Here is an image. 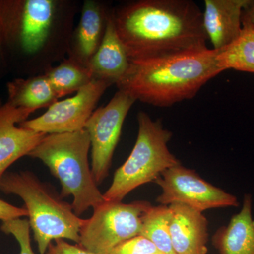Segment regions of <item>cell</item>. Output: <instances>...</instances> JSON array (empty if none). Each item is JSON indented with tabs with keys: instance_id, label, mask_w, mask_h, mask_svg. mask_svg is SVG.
Masks as SVG:
<instances>
[{
	"instance_id": "cell-26",
	"label": "cell",
	"mask_w": 254,
	"mask_h": 254,
	"mask_svg": "<svg viewBox=\"0 0 254 254\" xmlns=\"http://www.w3.org/2000/svg\"><path fill=\"white\" fill-rule=\"evenodd\" d=\"M161 254V253H157V254Z\"/></svg>"
},
{
	"instance_id": "cell-21",
	"label": "cell",
	"mask_w": 254,
	"mask_h": 254,
	"mask_svg": "<svg viewBox=\"0 0 254 254\" xmlns=\"http://www.w3.org/2000/svg\"><path fill=\"white\" fill-rule=\"evenodd\" d=\"M1 230L6 235H11L20 246L19 254H36L32 250L29 222L26 219L17 218L2 222Z\"/></svg>"
},
{
	"instance_id": "cell-22",
	"label": "cell",
	"mask_w": 254,
	"mask_h": 254,
	"mask_svg": "<svg viewBox=\"0 0 254 254\" xmlns=\"http://www.w3.org/2000/svg\"><path fill=\"white\" fill-rule=\"evenodd\" d=\"M160 253L155 246L141 235L128 239L115 246L107 254H153ZM162 254V253H161Z\"/></svg>"
},
{
	"instance_id": "cell-20",
	"label": "cell",
	"mask_w": 254,
	"mask_h": 254,
	"mask_svg": "<svg viewBox=\"0 0 254 254\" xmlns=\"http://www.w3.org/2000/svg\"><path fill=\"white\" fill-rule=\"evenodd\" d=\"M140 235L150 240L163 254H177L174 250L170 232L168 205H151L141 218Z\"/></svg>"
},
{
	"instance_id": "cell-6",
	"label": "cell",
	"mask_w": 254,
	"mask_h": 254,
	"mask_svg": "<svg viewBox=\"0 0 254 254\" xmlns=\"http://www.w3.org/2000/svg\"><path fill=\"white\" fill-rule=\"evenodd\" d=\"M151 205L146 200L105 201L85 220L78 245L93 254H108L124 241L140 235L142 216Z\"/></svg>"
},
{
	"instance_id": "cell-24",
	"label": "cell",
	"mask_w": 254,
	"mask_h": 254,
	"mask_svg": "<svg viewBox=\"0 0 254 254\" xmlns=\"http://www.w3.org/2000/svg\"><path fill=\"white\" fill-rule=\"evenodd\" d=\"M27 216V210L24 207L20 208V207L15 206L4 200L0 199V220L1 221H8V220Z\"/></svg>"
},
{
	"instance_id": "cell-12",
	"label": "cell",
	"mask_w": 254,
	"mask_h": 254,
	"mask_svg": "<svg viewBox=\"0 0 254 254\" xmlns=\"http://www.w3.org/2000/svg\"><path fill=\"white\" fill-rule=\"evenodd\" d=\"M250 1L205 0L203 26L213 50L223 49L240 36L242 30V12Z\"/></svg>"
},
{
	"instance_id": "cell-13",
	"label": "cell",
	"mask_w": 254,
	"mask_h": 254,
	"mask_svg": "<svg viewBox=\"0 0 254 254\" xmlns=\"http://www.w3.org/2000/svg\"><path fill=\"white\" fill-rule=\"evenodd\" d=\"M170 232L177 254H206L208 222L201 212L183 204L168 205Z\"/></svg>"
},
{
	"instance_id": "cell-8",
	"label": "cell",
	"mask_w": 254,
	"mask_h": 254,
	"mask_svg": "<svg viewBox=\"0 0 254 254\" xmlns=\"http://www.w3.org/2000/svg\"><path fill=\"white\" fill-rule=\"evenodd\" d=\"M155 182L162 190L156 199L160 205L183 204L201 213L240 205L235 195L213 186L181 164L165 170Z\"/></svg>"
},
{
	"instance_id": "cell-1",
	"label": "cell",
	"mask_w": 254,
	"mask_h": 254,
	"mask_svg": "<svg viewBox=\"0 0 254 254\" xmlns=\"http://www.w3.org/2000/svg\"><path fill=\"white\" fill-rule=\"evenodd\" d=\"M112 16L130 61L208 48L203 12L190 0H140Z\"/></svg>"
},
{
	"instance_id": "cell-3",
	"label": "cell",
	"mask_w": 254,
	"mask_h": 254,
	"mask_svg": "<svg viewBox=\"0 0 254 254\" xmlns=\"http://www.w3.org/2000/svg\"><path fill=\"white\" fill-rule=\"evenodd\" d=\"M0 190L18 195L24 202L40 254H46L50 244L60 239L79 243L84 219L75 214L71 204L63 200L54 187L42 182L34 173H5L0 181Z\"/></svg>"
},
{
	"instance_id": "cell-5",
	"label": "cell",
	"mask_w": 254,
	"mask_h": 254,
	"mask_svg": "<svg viewBox=\"0 0 254 254\" xmlns=\"http://www.w3.org/2000/svg\"><path fill=\"white\" fill-rule=\"evenodd\" d=\"M138 136L131 154L116 170L113 182L103 193L105 201L122 202L132 190L155 182L169 168L180 165L170 152L168 142L173 133L164 128L160 120H153L148 114L137 115Z\"/></svg>"
},
{
	"instance_id": "cell-4",
	"label": "cell",
	"mask_w": 254,
	"mask_h": 254,
	"mask_svg": "<svg viewBox=\"0 0 254 254\" xmlns=\"http://www.w3.org/2000/svg\"><path fill=\"white\" fill-rule=\"evenodd\" d=\"M91 141L86 130L47 134L28 156L41 160L60 182L62 198L72 196L78 216L105 201L88 162Z\"/></svg>"
},
{
	"instance_id": "cell-14",
	"label": "cell",
	"mask_w": 254,
	"mask_h": 254,
	"mask_svg": "<svg viewBox=\"0 0 254 254\" xmlns=\"http://www.w3.org/2000/svg\"><path fill=\"white\" fill-rule=\"evenodd\" d=\"M129 58L115 28L113 16L107 18L104 34L99 48L86 66L95 79L110 83H117L124 77L130 66Z\"/></svg>"
},
{
	"instance_id": "cell-7",
	"label": "cell",
	"mask_w": 254,
	"mask_h": 254,
	"mask_svg": "<svg viewBox=\"0 0 254 254\" xmlns=\"http://www.w3.org/2000/svg\"><path fill=\"white\" fill-rule=\"evenodd\" d=\"M54 14L51 0L0 1V44L18 43L27 54H35L49 36Z\"/></svg>"
},
{
	"instance_id": "cell-17",
	"label": "cell",
	"mask_w": 254,
	"mask_h": 254,
	"mask_svg": "<svg viewBox=\"0 0 254 254\" xmlns=\"http://www.w3.org/2000/svg\"><path fill=\"white\" fill-rule=\"evenodd\" d=\"M218 61L222 71L234 69L254 73V28L242 24L240 36L218 50Z\"/></svg>"
},
{
	"instance_id": "cell-10",
	"label": "cell",
	"mask_w": 254,
	"mask_h": 254,
	"mask_svg": "<svg viewBox=\"0 0 254 254\" xmlns=\"http://www.w3.org/2000/svg\"><path fill=\"white\" fill-rule=\"evenodd\" d=\"M111 85L110 82L94 78L71 98L57 101L41 116L18 125L45 134L84 129L97 103Z\"/></svg>"
},
{
	"instance_id": "cell-16",
	"label": "cell",
	"mask_w": 254,
	"mask_h": 254,
	"mask_svg": "<svg viewBox=\"0 0 254 254\" xmlns=\"http://www.w3.org/2000/svg\"><path fill=\"white\" fill-rule=\"evenodd\" d=\"M7 91V103L30 114L41 108H49L59 99L46 75L15 79L8 83Z\"/></svg>"
},
{
	"instance_id": "cell-9",
	"label": "cell",
	"mask_w": 254,
	"mask_h": 254,
	"mask_svg": "<svg viewBox=\"0 0 254 254\" xmlns=\"http://www.w3.org/2000/svg\"><path fill=\"white\" fill-rule=\"evenodd\" d=\"M136 100L118 91L105 106L93 112L84 128L91 145V171L97 185L109 175L114 152L121 136L124 122Z\"/></svg>"
},
{
	"instance_id": "cell-19",
	"label": "cell",
	"mask_w": 254,
	"mask_h": 254,
	"mask_svg": "<svg viewBox=\"0 0 254 254\" xmlns=\"http://www.w3.org/2000/svg\"><path fill=\"white\" fill-rule=\"evenodd\" d=\"M49 80L58 98L78 92L93 78L89 68L81 63L67 60L47 71Z\"/></svg>"
},
{
	"instance_id": "cell-25",
	"label": "cell",
	"mask_w": 254,
	"mask_h": 254,
	"mask_svg": "<svg viewBox=\"0 0 254 254\" xmlns=\"http://www.w3.org/2000/svg\"><path fill=\"white\" fill-rule=\"evenodd\" d=\"M242 24H247L254 28V1L251 0L250 4L243 10Z\"/></svg>"
},
{
	"instance_id": "cell-11",
	"label": "cell",
	"mask_w": 254,
	"mask_h": 254,
	"mask_svg": "<svg viewBox=\"0 0 254 254\" xmlns=\"http://www.w3.org/2000/svg\"><path fill=\"white\" fill-rule=\"evenodd\" d=\"M30 115L9 103L0 106V181L13 163L28 156L47 135L18 125Z\"/></svg>"
},
{
	"instance_id": "cell-23",
	"label": "cell",
	"mask_w": 254,
	"mask_h": 254,
	"mask_svg": "<svg viewBox=\"0 0 254 254\" xmlns=\"http://www.w3.org/2000/svg\"><path fill=\"white\" fill-rule=\"evenodd\" d=\"M45 254H93L76 244L71 245L63 239L56 240L48 246Z\"/></svg>"
},
{
	"instance_id": "cell-2",
	"label": "cell",
	"mask_w": 254,
	"mask_h": 254,
	"mask_svg": "<svg viewBox=\"0 0 254 254\" xmlns=\"http://www.w3.org/2000/svg\"><path fill=\"white\" fill-rule=\"evenodd\" d=\"M218 53L207 48L131 61L126 74L116 83L118 91L157 107L192 99L207 82L222 72Z\"/></svg>"
},
{
	"instance_id": "cell-15",
	"label": "cell",
	"mask_w": 254,
	"mask_h": 254,
	"mask_svg": "<svg viewBox=\"0 0 254 254\" xmlns=\"http://www.w3.org/2000/svg\"><path fill=\"white\" fill-rule=\"evenodd\" d=\"M252 195L245 194L240 212L214 234L212 243L220 254H254Z\"/></svg>"
},
{
	"instance_id": "cell-27",
	"label": "cell",
	"mask_w": 254,
	"mask_h": 254,
	"mask_svg": "<svg viewBox=\"0 0 254 254\" xmlns=\"http://www.w3.org/2000/svg\"><path fill=\"white\" fill-rule=\"evenodd\" d=\"M0 106H1V105H0Z\"/></svg>"
},
{
	"instance_id": "cell-18",
	"label": "cell",
	"mask_w": 254,
	"mask_h": 254,
	"mask_svg": "<svg viewBox=\"0 0 254 254\" xmlns=\"http://www.w3.org/2000/svg\"><path fill=\"white\" fill-rule=\"evenodd\" d=\"M104 18L101 9L95 3H85L78 27L77 43L82 64L87 65L99 48L104 34Z\"/></svg>"
}]
</instances>
